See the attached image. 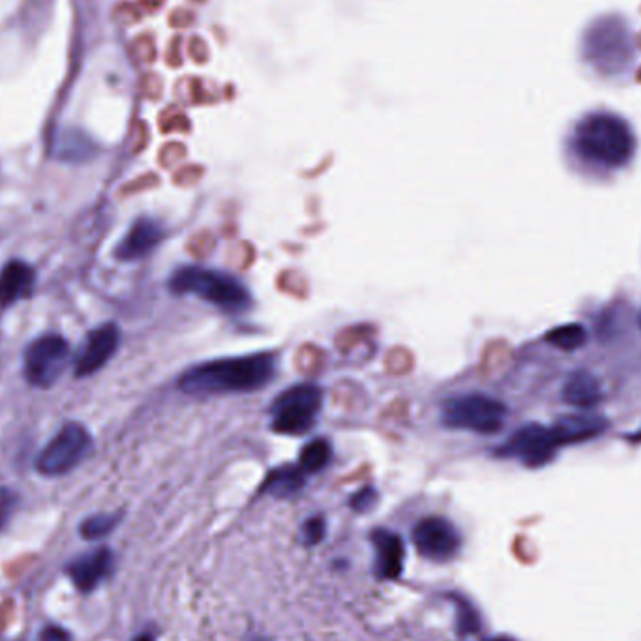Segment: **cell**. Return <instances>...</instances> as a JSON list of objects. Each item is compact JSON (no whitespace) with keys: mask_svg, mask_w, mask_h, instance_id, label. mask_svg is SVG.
Listing matches in <instances>:
<instances>
[{"mask_svg":"<svg viewBox=\"0 0 641 641\" xmlns=\"http://www.w3.org/2000/svg\"><path fill=\"white\" fill-rule=\"evenodd\" d=\"M276 373L272 353L220 358L199 364L180 377L179 388L192 396L254 392L267 387Z\"/></svg>","mask_w":641,"mask_h":641,"instance_id":"obj_1","label":"cell"},{"mask_svg":"<svg viewBox=\"0 0 641 641\" xmlns=\"http://www.w3.org/2000/svg\"><path fill=\"white\" fill-rule=\"evenodd\" d=\"M574 147L589 162L621 167L632 158L636 139L625 120L608 113H597L585 117L578 124L574 132Z\"/></svg>","mask_w":641,"mask_h":641,"instance_id":"obj_2","label":"cell"},{"mask_svg":"<svg viewBox=\"0 0 641 641\" xmlns=\"http://www.w3.org/2000/svg\"><path fill=\"white\" fill-rule=\"evenodd\" d=\"M169 287L175 295H194L225 312H242L250 306V293L237 278L201 267H184L173 276Z\"/></svg>","mask_w":641,"mask_h":641,"instance_id":"obj_3","label":"cell"},{"mask_svg":"<svg viewBox=\"0 0 641 641\" xmlns=\"http://www.w3.org/2000/svg\"><path fill=\"white\" fill-rule=\"evenodd\" d=\"M585 57L602 72H623L634 57L627 25L619 17L600 19L585 36Z\"/></svg>","mask_w":641,"mask_h":641,"instance_id":"obj_4","label":"cell"},{"mask_svg":"<svg viewBox=\"0 0 641 641\" xmlns=\"http://www.w3.org/2000/svg\"><path fill=\"white\" fill-rule=\"evenodd\" d=\"M323 407V390L310 383L287 388L272 403V430L284 435H302L314 428Z\"/></svg>","mask_w":641,"mask_h":641,"instance_id":"obj_5","label":"cell"},{"mask_svg":"<svg viewBox=\"0 0 641 641\" xmlns=\"http://www.w3.org/2000/svg\"><path fill=\"white\" fill-rule=\"evenodd\" d=\"M507 420V407L490 396L467 394L452 398L443 405V422L454 430L497 433Z\"/></svg>","mask_w":641,"mask_h":641,"instance_id":"obj_6","label":"cell"},{"mask_svg":"<svg viewBox=\"0 0 641 641\" xmlns=\"http://www.w3.org/2000/svg\"><path fill=\"white\" fill-rule=\"evenodd\" d=\"M90 445V433L81 424H66L38 454L36 469L45 477L66 475L85 460Z\"/></svg>","mask_w":641,"mask_h":641,"instance_id":"obj_7","label":"cell"},{"mask_svg":"<svg viewBox=\"0 0 641 641\" xmlns=\"http://www.w3.org/2000/svg\"><path fill=\"white\" fill-rule=\"evenodd\" d=\"M70 360V347L57 334H47L30 343L25 351L23 372L34 387L47 388L59 381Z\"/></svg>","mask_w":641,"mask_h":641,"instance_id":"obj_8","label":"cell"},{"mask_svg":"<svg viewBox=\"0 0 641 641\" xmlns=\"http://www.w3.org/2000/svg\"><path fill=\"white\" fill-rule=\"evenodd\" d=\"M557 443L553 439L552 430L540 424H527L522 430L514 433L508 441L505 452L522 460L527 467H542L550 463L555 456Z\"/></svg>","mask_w":641,"mask_h":641,"instance_id":"obj_9","label":"cell"},{"mask_svg":"<svg viewBox=\"0 0 641 641\" xmlns=\"http://www.w3.org/2000/svg\"><path fill=\"white\" fill-rule=\"evenodd\" d=\"M418 552L432 561H447L460 550V535L452 523L443 518H426L413 531Z\"/></svg>","mask_w":641,"mask_h":641,"instance_id":"obj_10","label":"cell"},{"mask_svg":"<svg viewBox=\"0 0 641 641\" xmlns=\"http://www.w3.org/2000/svg\"><path fill=\"white\" fill-rule=\"evenodd\" d=\"M120 343L119 328L115 325H104V327L92 330L87 340L83 343L77 360H75V375L87 377L92 373L102 370L105 364L117 353Z\"/></svg>","mask_w":641,"mask_h":641,"instance_id":"obj_11","label":"cell"},{"mask_svg":"<svg viewBox=\"0 0 641 641\" xmlns=\"http://www.w3.org/2000/svg\"><path fill=\"white\" fill-rule=\"evenodd\" d=\"M164 239V229L149 218L137 220L128 235L117 248V257L122 261H135L149 255Z\"/></svg>","mask_w":641,"mask_h":641,"instance_id":"obj_12","label":"cell"},{"mask_svg":"<svg viewBox=\"0 0 641 641\" xmlns=\"http://www.w3.org/2000/svg\"><path fill=\"white\" fill-rule=\"evenodd\" d=\"M608 428V422L598 415L591 413H578L561 417L552 428L553 439L559 445H572L582 443L597 437Z\"/></svg>","mask_w":641,"mask_h":641,"instance_id":"obj_13","label":"cell"},{"mask_svg":"<svg viewBox=\"0 0 641 641\" xmlns=\"http://www.w3.org/2000/svg\"><path fill=\"white\" fill-rule=\"evenodd\" d=\"M111 568H113V555L107 548H102L70 563L68 576L72 578V582L79 591L87 593L104 580L105 576L111 572Z\"/></svg>","mask_w":641,"mask_h":641,"instance_id":"obj_14","label":"cell"},{"mask_svg":"<svg viewBox=\"0 0 641 641\" xmlns=\"http://www.w3.org/2000/svg\"><path fill=\"white\" fill-rule=\"evenodd\" d=\"M373 548H375V568L379 578L394 580L402 574L403 568V542L396 533L387 529H377L372 535Z\"/></svg>","mask_w":641,"mask_h":641,"instance_id":"obj_15","label":"cell"},{"mask_svg":"<svg viewBox=\"0 0 641 641\" xmlns=\"http://www.w3.org/2000/svg\"><path fill=\"white\" fill-rule=\"evenodd\" d=\"M34 284V270L27 263L12 261L0 272V306L27 297Z\"/></svg>","mask_w":641,"mask_h":641,"instance_id":"obj_16","label":"cell"},{"mask_svg":"<svg viewBox=\"0 0 641 641\" xmlns=\"http://www.w3.org/2000/svg\"><path fill=\"white\" fill-rule=\"evenodd\" d=\"M563 400L576 409H593L602 402V388L589 372L572 373L563 387Z\"/></svg>","mask_w":641,"mask_h":641,"instance_id":"obj_17","label":"cell"},{"mask_svg":"<svg viewBox=\"0 0 641 641\" xmlns=\"http://www.w3.org/2000/svg\"><path fill=\"white\" fill-rule=\"evenodd\" d=\"M306 473L300 467H280L274 469L269 473V477L265 478L261 492L272 495V497H293L304 488L306 482Z\"/></svg>","mask_w":641,"mask_h":641,"instance_id":"obj_18","label":"cell"},{"mask_svg":"<svg viewBox=\"0 0 641 641\" xmlns=\"http://www.w3.org/2000/svg\"><path fill=\"white\" fill-rule=\"evenodd\" d=\"M332 458V447L325 439H315L300 452V469L304 473H317L327 467Z\"/></svg>","mask_w":641,"mask_h":641,"instance_id":"obj_19","label":"cell"},{"mask_svg":"<svg viewBox=\"0 0 641 641\" xmlns=\"http://www.w3.org/2000/svg\"><path fill=\"white\" fill-rule=\"evenodd\" d=\"M546 340L555 345L557 349L574 351V349L582 347L587 340V334H585V328L582 325H563V327L550 330L546 334Z\"/></svg>","mask_w":641,"mask_h":641,"instance_id":"obj_20","label":"cell"},{"mask_svg":"<svg viewBox=\"0 0 641 641\" xmlns=\"http://www.w3.org/2000/svg\"><path fill=\"white\" fill-rule=\"evenodd\" d=\"M117 523H119L117 514H96L81 523L79 531L87 540H96L109 535L117 527Z\"/></svg>","mask_w":641,"mask_h":641,"instance_id":"obj_21","label":"cell"},{"mask_svg":"<svg viewBox=\"0 0 641 641\" xmlns=\"http://www.w3.org/2000/svg\"><path fill=\"white\" fill-rule=\"evenodd\" d=\"M460 619H458V627L463 634H475L478 632V617L477 612L469 606V604H460Z\"/></svg>","mask_w":641,"mask_h":641,"instance_id":"obj_22","label":"cell"},{"mask_svg":"<svg viewBox=\"0 0 641 641\" xmlns=\"http://www.w3.org/2000/svg\"><path fill=\"white\" fill-rule=\"evenodd\" d=\"M325 537V520L323 518H312L304 525V540L306 544H317Z\"/></svg>","mask_w":641,"mask_h":641,"instance_id":"obj_23","label":"cell"},{"mask_svg":"<svg viewBox=\"0 0 641 641\" xmlns=\"http://www.w3.org/2000/svg\"><path fill=\"white\" fill-rule=\"evenodd\" d=\"M377 503V492L372 490V488H364L351 499V505L358 512H364V510H370Z\"/></svg>","mask_w":641,"mask_h":641,"instance_id":"obj_24","label":"cell"},{"mask_svg":"<svg viewBox=\"0 0 641 641\" xmlns=\"http://www.w3.org/2000/svg\"><path fill=\"white\" fill-rule=\"evenodd\" d=\"M40 641H72V634L66 628L51 625V627H45L42 630Z\"/></svg>","mask_w":641,"mask_h":641,"instance_id":"obj_25","label":"cell"},{"mask_svg":"<svg viewBox=\"0 0 641 641\" xmlns=\"http://www.w3.org/2000/svg\"><path fill=\"white\" fill-rule=\"evenodd\" d=\"M10 497L6 495V492L0 493V525H2V522H4V514H6V508L10 507Z\"/></svg>","mask_w":641,"mask_h":641,"instance_id":"obj_26","label":"cell"},{"mask_svg":"<svg viewBox=\"0 0 641 641\" xmlns=\"http://www.w3.org/2000/svg\"><path fill=\"white\" fill-rule=\"evenodd\" d=\"M134 641H154V640H152V636H149V634H143V636H139V638H135Z\"/></svg>","mask_w":641,"mask_h":641,"instance_id":"obj_27","label":"cell"},{"mask_svg":"<svg viewBox=\"0 0 641 641\" xmlns=\"http://www.w3.org/2000/svg\"><path fill=\"white\" fill-rule=\"evenodd\" d=\"M490 641H514V640H508V638H495V640H490Z\"/></svg>","mask_w":641,"mask_h":641,"instance_id":"obj_28","label":"cell"},{"mask_svg":"<svg viewBox=\"0 0 641 641\" xmlns=\"http://www.w3.org/2000/svg\"><path fill=\"white\" fill-rule=\"evenodd\" d=\"M255 641H265V640H255Z\"/></svg>","mask_w":641,"mask_h":641,"instance_id":"obj_29","label":"cell"},{"mask_svg":"<svg viewBox=\"0 0 641 641\" xmlns=\"http://www.w3.org/2000/svg\"><path fill=\"white\" fill-rule=\"evenodd\" d=\"M640 325H641V319H640Z\"/></svg>","mask_w":641,"mask_h":641,"instance_id":"obj_30","label":"cell"}]
</instances>
